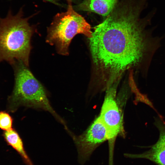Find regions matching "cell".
Listing matches in <instances>:
<instances>
[{
	"mask_svg": "<svg viewBox=\"0 0 165 165\" xmlns=\"http://www.w3.org/2000/svg\"><path fill=\"white\" fill-rule=\"evenodd\" d=\"M138 10L131 3L116 6L106 19L94 28L89 38L94 63L104 89L118 83L123 73L141 59L143 27Z\"/></svg>",
	"mask_w": 165,
	"mask_h": 165,
	"instance_id": "1",
	"label": "cell"
},
{
	"mask_svg": "<svg viewBox=\"0 0 165 165\" xmlns=\"http://www.w3.org/2000/svg\"><path fill=\"white\" fill-rule=\"evenodd\" d=\"M21 9L13 15L9 10L6 16L0 17V62L5 61L13 65L16 61L28 66L31 49V39L34 28L22 17Z\"/></svg>",
	"mask_w": 165,
	"mask_h": 165,
	"instance_id": "2",
	"label": "cell"
},
{
	"mask_svg": "<svg viewBox=\"0 0 165 165\" xmlns=\"http://www.w3.org/2000/svg\"><path fill=\"white\" fill-rule=\"evenodd\" d=\"M14 66L15 85L10 98L13 110L21 106L42 109L49 112L64 127V120L50 104L46 90L22 62L16 61Z\"/></svg>",
	"mask_w": 165,
	"mask_h": 165,
	"instance_id": "3",
	"label": "cell"
},
{
	"mask_svg": "<svg viewBox=\"0 0 165 165\" xmlns=\"http://www.w3.org/2000/svg\"><path fill=\"white\" fill-rule=\"evenodd\" d=\"M79 34H83L90 38L92 32L90 24L74 10L70 2L66 12L55 16L48 28L46 41L54 45L59 54L67 55L71 40Z\"/></svg>",
	"mask_w": 165,
	"mask_h": 165,
	"instance_id": "4",
	"label": "cell"
},
{
	"mask_svg": "<svg viewBox=\"0 0 165 165\" xmlns=\"http://www.w3.org/2000/svg\"><path fill=\"white\" fill-rule=\"evenodd\" d=\"M117 84L107 89L106 94L99 117L106 129L109 147L108 165H113L114 145L119 135L124 136L123 118L116 99Z\"/></svg>",
	"mask_w": 165,
	"mask_h": 165,
	"instance_id": "5",
	"label": "cell"
},
{
	"mask_svg": "<svg viewBox=\"0 0 165 165\" xmlns=\"http://www.w3.org/2000/svg\"><path fill=\"white\" fill-rule=\"evenodd\" d=\"M71 134L77 147L78 161L82 165L89 160L97 147L108 140L106 129L99 116L82 134Z\"/></svg>",
	"mask_w": 165,
	"mask_h": 165,
	"instance_id": "6",
	"label": "cell"
},
{
	"mask_svg": "<svg viewBox=\"0 0 165 165\" xmlns=\"http://www.w3.org/2000/svg\"><path fill=\"white\" fill-rule=\"evenodd\" d=\"M153 124L157 128L159 136L156 142L147 147L149 149L140 154L125 153L124 156L131 159L148 160L156 165H165V120L160 115L154 117Z\"/></svg>",
	"mask_w": 165,
	"mask_h": 165,
	"instance_id": "7",
	"label": "cell"
},
{
	"mask_svg": "<svg viewBox=\"0 0 165 165\" xmlns=\"http://www.w3.org/2000/svg\"><path fill=\"white\" fill-rule=\"evenodd\" d=\"M118 0H82L76 6L78 10L93 12L107 16L113 10Z\"/></svg>",
	"mask_w": 165,
	"mask_h": 165,
	"instance_id": "8",
	"label": "cell"
},
{
	"mask_svg": "<svg viewBox=\"0 0 165 165\" xmlns=\"http://www.w3.org/2000/svg\"><path fill=\"white\" fill-rule=\"evenodd\" d=\"M3 135L8 144L18 152L27 165H34L24 149L21 138L15 130L12 129L5 131Z\"/></svg>",
	"mask_w": 165,
	"mask_h": 165,
	"instance_id": "9",
	"label": "cell"
},
{
	"mask_svg": "<svg viewBox=\"0 0 165 165\" xmlns=\"http://www.w3.org/2000/svg\"><path fill=\"white\" fill-rule=\"evenodd\" d=\"M13 119L7 112L4 111L0 112V128L7 131L12 129Z\"/></svg>",
	"mask_w": 165,
	"mask_h": 165,
	"instance_id": "10",
	"label": "cell"
},
{
	"mask_svg": "<svg viewBox=\"0 0 165 165\" xmlns=\"http://www.w3.org/2000/svg\"><path fill=\"white\" fill-rule=\"evenodd\" d=\"M47 0L48 1H50V2H54L57 0Z\"/></svg>",
	"mask_w": 165,
	"mask_h": 165,
	"instance_id": "11",
	"label": "cell"
},
{
	"mask_svg": "<svg viewBox=\"0 0 165 165\" xmlns=\"http://www.w3.org/2000/svg\"><path fill=\"white\" fill-rule=\"evenodd\" d=\"M68 3L71 2L72 0H67Z\"/></svg>",
	"mask_w": 165,
	"mask_h": 165,
	"instance_id": "12",
	"label": "cell"
}]
</instances>
